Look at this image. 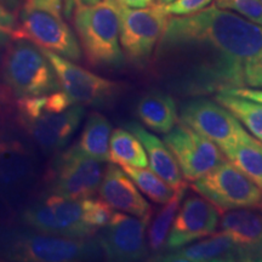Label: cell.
Listing matches in <instances>:
<instances>
[{
	"mask_svg": "<svg viewBox=\"0 0 262 262\" xmlns=\"http://www.w3.org/2000/svg\"><path fill=\"white\" fill-rule=\"evenodd\" d=\"M157 60L170 88L185 96L262 88V27L209 5L169 18Z\"/></svg>",
	"mask_w": 262,
	"mask_h": 262,
	"instance_id": "obj_1",
	"label": "cell"
},
{
	"mask_svg": "<svg viewBox=\"0 0 262 262\" xmlns=\"http://www.w3.org/2000/svg\"><path fill=\"white\" fill-rule=\"evenodd\" d=\"M18 120L41 149L58 150L74 135L85 110L73 103L63 90L35 97L18 98Z\"/></svg>",
	"mask_w": 262,
	"mask_h": 262,
	"instance_id": "obj_2",
	"label": "cell"
},
{
	"mask_svg": "<svg viewBox=\"0 0 262 262\" xmlns=\"http://www.w3.org/2000/svg\"><path fill=\"white\" fill-rule=\"evenodd\" d=\"M85 58L94 67L118 68L124 63L119 40L118 6L112 0L75 6L71 15Z\"/></svg>",
	"mask_w": 262,
	"mask_h": 262,
	"instance_id": "obj_3",
	"label": "cell"
},
{
	"mask_svg": "<svg viewBox=\"0 0 262 262\" xmlns=\"http://www.w3.org/2000/svg\"><path fill=\"white\" fill-rule=\"evenodd\" d=\"M66 17L63 0H24L12 39H27L39 48L79 61L81 48Z\"/></svg>",
	"mask_w": 262,
	"mask_h": 262,
	"instance_id": "obj_4",
	"label": "cell"
},
{
	"mask_svg": "<svg viewBox=\"0 0 262 262\" xmlns=\"http://www.w3.org/2000/svg\"><path fill=\"white\" fill-rule=\"evenodd\" d=\"M3 78L16 97H35L60 90V81L47 55L34 42L11 39L3 58Z\"/></svg>",
	"mask_w": 262,
	"mask_h": 262,
	"instance_id": "obj_5",
	"label": "cell"
},
{
	"mask_svg": "<svg viewBox=\"0 0 262 262\" xmlns=\"http://www.w3.org/2000/svg\"><path fill=\"white\" fill-rule=\"evenodd\" d=\"M117 6L123 52L133 63H146L168 26L170 14L166 5L157 3L139 9Z\"/></svg>",
	"mask_w": 262,
	"mask_h": 262,
	"instance_id": "obj_6",
	"label": "cell"
},
{
	"mask_svg": "<svg viewBox=\"0 0 262 262\" xmlns=\"http://www.w3.org/2000/svg\"><path fill=\"white\" fill-rule=\"evenodd\" d=\"M192 189L211 202L221 212L254 208L262 199V189L227 160L195 180Z\"/></svg>",
	"mask_w": 262,
	"mask_h": 262,
	"instance_id": "obj_7",
	"label": "cell"
},
{
	"mask_svg": "<svg viewBox=\"0 0 262 262\" xmlns=\"http://www.w3.org/2000/svg\"><path fill=\"white\" fill-rule=\"evenodd\" d=\"M22 220L38 232L70 238H90L96 233L85 220L83 199L51 193L29 206Z\"/></svg>",
	"mask_w": 262,
	"mask_h": 262,
	"instance_id": "obj_8",
	"label": "cell"
},
{
	"mask_svg": "<svg viewBox=\"0 0 262 262\" xmlns=\"http://www.w3.org/2000/svg\"><path fill=\"white\" fill-rule=\"evenodd\" d=\"M41 50L56 72L61 89L71 97L73 103L106 107L122 94V86L116 81L94 74L81 66L73 63L72 60L47 49L41 48Z\"/></svg>",
	"mask_w": 262,
	"mask_h": 262,
	"instance_id": "obj_9",
	"label": "cell"
},
{
	"mask_svg": "<svg viewBox=\"0 0 262 262\" xmlns=\"http://www.w3.org/2000/svg\"><path fill=\"white\" fill-rule=\"evenodd\" d=\"M180 120L227 152L249 133L220 103L198 96L182 104Z\"/></svg>",
	"mask_w": 262,
	"mask_h": 262,
	"instance_id": "obj_10",
	"label": "cell"
},
{
	"mask_svg": "<svg viewBox=\"0 0 262 262\" xmlns=\"http://www.w3.org/2000/svg\"><path fill=\"white\" fill-rule=\"evenodd\" d=\"M101 250L98 242L55 234H26L14 242L8 257L27 262H71L95 256Z\"/></svg>",
	"mask_w": 262,
	"mask_h": 262,
	"instance_id": "obj_11",
	"label": "cell"
},
{
	"mask_svg": "<svg viewBox=\"0 0 262 262\" xmlns=\"http://www.w3.org/2000/svg\"><path fill=\"white\" fill-rule=\"evenodd\" d=\"M103 173L102 163L85 155L77 143L62 152L55 162L50 191L71 199L93 196Z\"/></svg>",
	"mask_w": 262,
	"mask_h": 262,
	"instance_id": "obj_12",
	"label": "cell"
},
{
	"mask_svg": "<svg viewBox=\"0 0 262 262\" xmlns=\"http://www.w3.org/2000/svg\"><path fill=\"white\" fill-rule=\"evenodd\" d=\"M185 180L194 182L225 160L220 147L182 122L164 136Z\"/></svg>",
	"mask_w": 262,
	"mask_h": 262,
	"instance_id": "obj_13",
	"label": "cell"
},
{
	"mask_svg": "<svg viewBox=\"0 0 262 262\" xmlns=\"http://www.w3.org/2000/svg\"><path fill=\"white\" fill-rule=\"evenodd\" d=\"M150 216L136 217L114 212L97 242L111 261H139L148 256L147 228Z\"/></svg>",
	"mask_w": 262,
	"mask_h": 262,
	"instance_id": "obj_14",
	"label": "cell"
},
{
	"mask_svg": "<svg viewBox=\"0 0 262 262\" xmlns=\"http://www.w3.org/2000/svg\"><path fill=\"white\" fill-rule=\"evenodd\" d=\"M221 214L204 196H188L175 216L165 247L173 250L215 233Z\"/></svg>",
	"mask_w": 262,
	"mask_h": 262,
	"instance_id": "obj_15",
	"label": "cell"
},
{
	"mask_svg": "<svg viewBox=\"0 0 262 262\" xmlns=\"http://www.w3.org/2000/svg\"><path fill=\"white\" fill-rule=\"evenodd\" d=\"M157 261L165 262H248L244 250L229 235L217 232L194 244L156 255Z\"/></svg>",
	"mask_w": 262,
	"mask_h": 262,
	"instance_id": "obj_16",
	"label": "cell"
},
{
	"mask_svg": "<svg viewBox=\"0 0 262 262\" xmlns=\"http://www.w3.org/2000/svg\"><path fill=\"white\" fill-rule=\"evenodd\" d=\"M98 193L101 198L119 211L136 217H146L152 214L149 203L141 194L135 182L122 168L113 164L107 166Z\"/></svg>",
	"mask_w": 262,
	"mask_h": 262,
	"instance_id": "obj_17",
	"label": "cell"
},
{
	"mask_svg": "<svg viewBox=\"0 0 262 262\" xmlns=\"http://www.w3.org/2000/svg\"><path fill=\"white\" fill-rule=\"evenodd\" d=\"M219 227L243 249L248 262L262 261V214L247 209L227 210L220 216Z\"/></svg>",
	"mask_w": 262,
	"mask_h": 262,
	"instance_id": "obj_18",
	"label": "cell"
},
{
	"mask_svg": "<svg viewBox=\"0 0 262 262\" xmlns=\"http://www.w3.org/2000/svg\"><path fill=\"white\" fill-rule=\"evenodd\" d=\"M125 129L130 130L141 141V143L145 147L146 153L148 155L147 157H148L150 169L157 175H159L175 191L179 188L187 187V183L183 180L185 178L176 162V158L164 141L150 134L139 123H127Z\"/></svg>",
	"mask_w": 262,
	"mask_h": 262,
	"instance_id": "obj_19",
	"label": "cell"
},
{
	"mask_svg": "<svg viewBox=\"0 0 262 262\" xmlns=\"http://www.w3.org/2000/svg\"><path fill=\"white\" fill-rule=\"evenodd\" d=\"M136 116L152 131L168 134L179 123L178 107L173 97L160 90H150L136 104Z\"/></svg>",
	"mask_w": 262,
	"mask_h": 262,
	"instance_id": "obj_20",
	"label": "cell"
},
{
	"mask_svg": "<svg viewBox=\"0 0 262 262\" xmlns=\"http://www.w3.org/2000/svg\"><path fill=\"white\" fill-rule=\"evenodd\" d=\"M112 125L108 119L98 112H93L88 117L78 146L85 155L104 163L110 162V140Z\"/></svg>",
	"mask_w": 262,
	"mask_h": 262,
	"instance_id": "obj_21",
	"label": "cell"
},
{
	"mask_svg": "<svg viewBox=\"0 0 262 262\" xmlns=\"http://www.w3.org/2000/svg\"><path fill=\"white\" fill-rule=\"evenodd\" d=\"M33 169L31 156L17 142L0 143V187L19 185Z\"/></svg>",
	"mask_w": 262,
	"mask_h": 262,
	"instance_id": "obj_22",
	"label": "cell"
},
{
	"mask_svg": "<svg viewBox=\"0 0 262 262\" xmlns=\"http://www.w3.org/2000/svg\"><path fill=\"white\" fill-rule=\"evenodd\" d=\"M110 162L120 166L146 168L148 166V157L141 141L130 130L118 127L111 134Z\"/></svg>",
	"mask_w": 262,
	"mask_h": 262,
	"instance_id": "obj_23",
	"label": "cell"
},
{
	"mask_svg": "<svg viewBox=\"0 0 262 262\" xmlns=\"http://www.w3.org/2000/svg\"><path fill=\"white\" fill-rule=\"evenodd\" d=\"M229 162L262 189V142L248 134L225 152Z\"/></svg>",
	"mask_w": 262,
	"mask_h": 262,
	"instance_id": "obj_24",
	"label": "cell"
},
{
	"mask_svg": "<svg viewBox=\"0 0 262 262\" xmlns=\"http://www.w3.org/2000/svg\"><path fill=\"white\" fill-rule=\"evenodd\" d=\"M186 188L187 187L176 189L171 198L166 203H164L163 208H160L157 212L152 224L148 225L147 244H148L149 251H152V253H160L166 245L170 228H171L175 216L180 209V204H181L183 195H185Z\"/></svg>",
	"mask_w": 262,
	"mask_h": 262,
	"instance_id": "obj_25",
	"label": "cell"
},
{
	"mask_svg": "<svg viewBox=\"0 0 262 262\" xmlns=\"http://www.w3.org/2000/svg\"><path fill=\"white\" fill-rule=\"evenodd\" d=\"M215 101L228 110L262 142V103L226 93L216 95Z\"/></svg>",
	"mask_w": 262,
	"mask_h": 262,
	"instance_id": "obj_26",
	"label": "cell"
},
{
	"mask_svg": "<svg viewBox=\"0 0 262 262\" xmlns=\"http://www.w3.org/2000/svg\"><path fill=\"white\" fill-rule=\"evenodd\" d=\"M120 168L135 182L137 188L143 194L148 196V199L152 202L164 204L175 193V189L170 187L159 175H157L152 169H148L147 166L146 168H137V166L123 165Z\"/></svg>",
	"mask_w": 262,
	"mask_h": 262,
	"instance_id": "obj_27",
	"label": "cell"
},
{
	"mask_svg": "<svg viewBox=\"0 0 262 262\" xmlns=\"http://www.w3.org/2000/svg\"><path fill=\"white\" fill-rule=\"evenodd\" d=\"M83 204L85 220L95 232H97L98 229H102L110 224L114 212L112 210V206L108 204L104 199L88 196V198L83 199Z\"/></svg>",
	"mask_w": 262,
	"mask_h": 262,
	"instance_id": "obj_28",
	"label": "cell"
},
{
	"mask_svg": "<svg viewBox=\"0 0 262 262\" xmlns=\"http://www.w3.org/2000/svg\"><path fill=\"white\" fill-rule=\"evenodd\" d=\"M221 9L233 10L243 15L255 25L262 26V2L261 0H215Z\"/></svg>",
	"mask_w": 262,
	"mask_h": 262,
	"instance_id": "obj_29",
	"label": "cell"
},
{
	"mask_svg": "<svg viewBox=\"0 0 262 262\" xmlns=\"http://www.w3.org/2000/svg\"><path fill=\"white\" fill-rule=\"evenodd\" d=\"M212 0H173L166 5V10L170 15L186 16L205 9L211 4Z\"/></svg>",
	"mask_w": 262,
	"mask_h": 262,
	"instance_id": "obj_30",
	"label": "cell"
},
{
	"mask_svg": "<svg viewBox=\"0 0 262 262\" xmlns=\"http://www.w3.org/2000/svg\"><path fill=\"white\" fill-rule=\"evenodd\" d=\"M17 18L9 8L0 4V44L4 45L14 37Z\"/></svg>",
	"mask_w": 262,
	"mask_h": 262,
	"instance_id": "obj_31",
	"label": "cell"
},
{
	"mask_svg": "<svg viewBox=\"0 0 262 262\" xmlns=\"http://www.w3.org/2000/svg\"><path fill=\"white\" fill-rule=\"evenodd\" d=\"M226 94H231L234 96L248 98V100L262 103V89H258V88H238V89L226 91Z\"/></svg>",
	"mask_w": 262,
	"mask_h": 262,
	"instance_id": "obj_32",
	"label": "cell"
},
{
	"mask_svg": "<svg viewBox=\"0 0 262 262\" xmlns=\"http://www.w3.org/2000/svg\"><path fill=\"white\" fill-rule=\"evenodd\" d=\"M98 2H101V0H63L66 16H67V17H71L72 12H73L75 6L91 5V4H96Z\"/></svg>",
	"mask_w": 262,
	"mask_h": 262,
	"instance_id": "obj_33",
	"label": "cell"
},
{
	"mask_svg": "<svg viewBox=\"0 0 262 262\" xmlns=\"http://www.w3.org/2000/svg\"><path fill=\"white\" fill-rule=\"evenodd\" d=\"M114 4L119 6H126V8H146L150 4H153V0H112Z\"/></svg>",
	"mask_w": 262,
	"mask_h": 262,
	"instance_id": "obj_34",
	"label": "cell"
},
{
	"mask_svg": "<svg viewBox=\"0 0 262 262\" xmlns=\"http://www.w3.org/2000/svg\"><path fill=\"white\" fill-rule=\"evenodd\" d=\"M22 2H24V0H0V4L5 5L6 8L16 9L22 4Z\"/></svg>",
	"mask_w": 262,
	"mask_h": 262,
	"instance_id": "obj_35",
	"label": "cell"
},
{
	"mask_svg": "<svg viewBox=\"0 0 262 262\" xmlns=\"http://www.w3.org/2000/svg\"><path fill=\"white\" fill-rule=\"evenodd\" d=\"M171 2H173V0H162V3H164V4H169Z\"/></svg>",
	"mask_w": 262,
	"mask_h": 262,
	"instance_id": "obj_36",
	"label": "cell"
},
{
	"mask_svg": "<svg viewBox=\"0 0 262 262\" xmlns=\"http://www.w3.org/2000/svg\"><path fill=\"white\" fill-rule=\"evenodd\" d=\"M0 49H2V44H0Z\"/></svg>",
	"mask_w": 262,
	"mask_h": 262,
	"instance_id": "obj_37",
	"label": "cell"
},
{
	"mask_svg": "<svg viewBox=\"0 0 262 262\" xmlns=\"http://www.w3.org/2000/svg\"><path fill=\"white\" fill-rule=\"evenodd\" d=\"M261 2H262V0H261Z\"/></svg>",
	"mask_w": 262,
	"mask_h": 262,
	"instance_id": "obj_38",
	"label": "cell"
}]
</instances>
